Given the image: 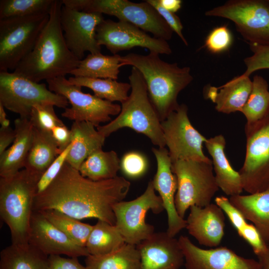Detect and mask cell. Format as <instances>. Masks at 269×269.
<instances>
[{
  "label": "cell",
  "mask_w": 269,
  "mask_h": 269,
  "mask_svg": "<svg viewBox=\"0 0 269 269\" xmlns=\"http://www.w3.org/2000/svg\"><path fill=\"white\" fill-rule=\"evenodd\" d=\"M130 186L122 176L93 181L66 162L52 183L35 196L33 211L55 210L78 220L94 218L115 225L113 206L124 200Z\"/></svg>",
  "instance_id": "6da1fadb"
},
{
  "label": "cell",
  "mask_w": 269,
  "mask_h": 269,
  "mask_svg": "<svg viewBox=\"0 0 269 269\" xmlns=\"http://www.w3.org/2000/svg\"><path fill=\"white\" fill-rule=\"evenodd\" d=\"M61 0H53L49 19L31 51L13 72L39 83L65 77L78 66L79 60L68 47L60 23Z\"/></svg>",
  "instance_id": "7a4b0ae2"
},
{
  "label": "cell",
  "mask_w": 269,
  "mask_h": 269,
  "mask_svg": "<svg viewBox=\"0 0 269 269\" xmlns=\"http://www.w3.org/2000/svg\"><path fill=\"white\" fill-rule=\"evenodd\" d=\"M159 55L153 52L146 55L131 53L121 56V61L124 66H132L140 72L150 101L162 122L178 108V96L193 77L189 67H180L176 63L166 62Z\"/></svg>",
  "instance_id": "3957f363"
},
{
  "label": "cell",
  "mask_w": 269,
  "mask_h": 269,
  "mask_svg": "<svg viewBox=\"0 0 269 269\" xmlns=\"http://www.w3.org/2000/svg\"><path fill=\"white\" fill-rule=\"evenodd\" d=\"M129 79L131 92L122 103L120 113L106 125L97 127V130L106 138L122 128H129L146 136L158 147H165L161 121L150 101L142 75L132 67Z\"/></svg>",
  "instance_id": "277c9868"
},
{
  "label": "cell",
  "mask_w": 269,
  "mask_h": 269,
  "mask_svg": "<svg viewBox=\"0 0 269 269\" xmlns=\"http://www.w3.org/2000/svg\"><path fill=\"white\" fill-rule=\"evenodd\" d=\"M38 181L25 169L0 178V216L9 229L12 244L28 243Z\"/></svg>",
  "instance_id": "5b68a950"
},
{
  "label": "cell",
  "mask_w": 269,
  "mask_h": 269,
  "mask_svg": "<svg viewBox=\"0 0 269 269\" xmlns=\"http://www.w3.org/2000/svg\"><path fill=\"white\" fill-rule=\"evenodd\" d=\"M68 7L86 12L116 16L130 23L155 37L170 40L173 31L158 12L146 0L134 2L128 0H62Z\"/></svg>",
  "instance_id": "8992f818"
},
{
  "label": "cell",
  "mask_w": 269,
  "mask_h": 269,
  "mask_svg": "<svg viewBox=\"0 0 269 269\" xmlns=\"http://www.w3.org/2000/svg\"><path fill=\"white\" fill-rule=\"evenodd\" d=\"M171 169L177 180L175 208L181 218L192 206L203 207L211 203L219 189L212 160H179L172 163Z\"/></svg>",
  "instance_id": "52a82bcc"
},
{
  "label": "cell",
  "mask_w": 269,
  "mask_h": 269,
  "mask_svg": "<svg viewBox=\"0 0 269 269\" xmlns=\"http://www.w3.org/2000/svg\"><path fill=\"white\" fill-rule=\"evenodd\" d=\"M49 13L0 19V71L15 69L31 51Z\"/></svg>",
  "instance_id": "ba28073f"
},
{
  "label": "cell",
  "mask_w": 269,
  "mask_h": 269,
  "mask_svg": "<svg viewBox=\"0 0 269 269\" xmlns=\"http://www.w3.org/2000/svg\"><path fill=\"white\" fill-rule=\"evenodd\" d=\"M68 101L47 89L44 83L33 82L14 72L0 71V103L4 108L29 119L36 105L49 104L65 109Z\"/></svg>",
  "instance_id": "9c48e42d"
},
{
  "label": "cell",
  "mask_w": 269,
  "mask_h": 269,
  "mask_svg": "<svg viewBox=\"0 0 269 269\" xmlns=\"http://www.w3.org/2000/svg\"><path fill=\"white\" fill-rule=\"evenodd\" d=\"M246 155L239 172L243 189L249 194L269 190V113L262 119L246 123Z\"/></svg>",
  "instance_id": "30bf717a"
},
{
  "label": "cell",
  "mask_w": 269,
  "mask_h": 269,
  "mask_svg": "<svg viewBox=\"0 0 269 269\" xmlns=\"http://www.w3.org/2000/svg\"><path fill=\"white\" fill-rule=\"evenodd\" d=\"M164 210L162 201L155 193L152 180L135 199L122 201L113 206L115 225L126 243L136 246L154 233V227L146 222L148 211L158 214Z\"/></svg>",
  "instance_id": "8fae6325"
},
{
  "label": "cell",
  "mask_w": 269,
  "mask_h": 269,
  "mask_svg": "<svg viewBox=\"0 0 269 269\" xmlns=\"http://www.w3.org/2000/svg\"><path fill=\"white\" fill-rule=\"evenodd\" d=\"M205 14L232 21L249 44L269 45L268 0H230L207 10Z\"/></svg>",
  "instance_id": "7c38bea8"
},
{
  "label": "cell",
  "mask_w": 269,
  "mask_h": 269,
  "mask_svg": "<svg viewBox=\"0 0 269 269\" xmlns=\"http://www.w3.org/2000/svg\"><path fill=\"white\" fill-rule=\"evenodd\" d=\"M46 82L50 91L64 96L71 105L61 116L74 122H88L97 128L102 123L111 121V116L118 115L121 110L119 104L83 92L82 87L71 84L65 77Z\"/></svg>",
  "instance_id": "4fadbf2b"
},
{
  "label": "cell",
  "mask_w": 269,
  "mask_h": 269,
  "mask_svg": "<svg viewBox=\"0 0 269 269\" xmlns=\"http://www.w3.org/2000/svg\"><path fill=\"white\" fill-rule=\"evenodd\" d=\"M161 125L172 163L179 160L211 161L203 151V144L207 139L191 124L186 105H179Z\"/></svg>",
  "instance_id": "5bb4252c"
},
{
  "label": "cell",
  "mask_w": 269,
  "mask_h": 269,
  "mask_svg": "<svg viewBox=\"0 0 269 269\" xmlns=\"http://www.w3.org/2000/svg\"><path fill=\"white\" fill-rule=\"evenodd\" d=\"M96 38L112 53L128 50L135 47L147 48L150 52L170 55L171 48L167 41L152 37L136 26L124 21L104 20L96 28Z\"/></svg>",
  "instance_id": "9a60e30c"
},
{
  "label": "cell",
  "mask_w": 269,
  "mask_h": 269,
  "mask_svg": "<svg viewBox=\"0 0 269 269\" xmlns=\"http://www.w3.org/2000/svg\"><path fill=\"white\" fill-rule=\"evenodd\" d=\"M104 20L103 14L81 11L63 4L60 23L64 37L69 49L79 60L83 59L86 51L101 52L96 30Z\"/></svg>",
  "instance_id": "2e32d148"
},
{
  "label": "cell",
  "mask_w": 269,
  "mask_h": 269,
  "mask_svg": "<svg viewBox=\"0 0 269 269\" xmlns=\"http://www.w3.org/2000/svg\"><path fill=\"white\" fill-rule=\"evenodd\" d=\"M178 241L186 269H261L258 261L240 256L227 247L202 249L185 236Z\"/></svg>",
  "instance_id": "e0dca14e"
},
{
  "label": "cell",
  "mask_w": 269,
  "mask_h": 269,
  "mask_svg": "<svg viewBox=\"0 0 269 269\" xmlns=\"http://www.w3.org/2000/svg\"><path fill=\"white\" fill-rule=\"evenodd\" d=\"M28 243L48 256L64 255L78 258L89 255L86 247L74 243L38 211L32 214Z\"/></svg>",
  "instance_id": "ac0fdd59"
},
{
  "label": "cell",
  "mask_w": 269,
  "mask_h": 269,
  "mask_svg": "<svg viewBox=\"0 0 269 269\" xmlns=\"http://www.w3.org/2000/svg\"><path fill=\"white\" fill-rule=\"evenodd\" d=\"M157 163L156 173L152 180L153 187L159 194L167 215V233L175 237L186 228V221L178 214L175 205L177 180L171 169L172 162L168 149L164 147L152 148Z\"/></svg>",
  "instance_id": "d6986e66"
},
{
  "label": "cell",
  "mask_w": 269,
  "mask_h": 269,
  "mask_svg": "<svg viewBox=\"0 0 269 269\" xmlns=\"http://www.w3.org/2000/svg\"><path fill=\"white\" fill-rule=\"evenodd\" d=\"M136 247L140 258L139 269H180L184 264L178 239L167 232H154Z\"/></svg>",
  "instance_id": "ffe728a7"
},
{
  "label": "cell",
  "mask_w": 269,
  "mask_h": 269,
  "mask_svg": "<svg viewBox=\"0 0 269 269\" xmlns=\"http://www.w3.org/2000/svg\"><path fill=\"white\" fill-rule=\"evenodd\" d=\"M225 217L217 204L203 207L192 206L186 221V228L201 245L217 247L224 235Z\"/></svg>",
  "instance_id": "44dd1931"
},
{
  "label": "cell",
  "mask_w": 269,
  "mask_h": 269,
  "mask_svg": "<svg viewBox=\"0 0 269 269\" xmlns=\"http://www.w3.org/2000/svg\"><path fill=\"white\" fill-rule=\"evenodd\" d=\"M16 136L12 145L0 155V176L9 178L24 167L31 147L33 126L28 119L19 117L14 122Z\"/></svg>",
  "instance_id": "7402d4cb"
},
{
  "label": "cell",
  "mask_w": 269,
  "mask_h": 269,
  "mask_svg": "<svg viewBox=\"0 0 269 269\" xmlns=\"http://www.w3.org/2000/svg\"><path fill=\"white\" fill-rule=\"evenodd\" d=\"M205 145L212 158L215 179L219 188L227 195H239L243 191L240 174L232 167L224 149L226 140L222 134L207 139Z\"/></svg>",
  "instance_id": "603a6c76"
},
{
  "label": "cell",
  "mask_w": 269,
  "mask_h": 269,
  "mask_svg": "<svg viewBox=\"0 0 269 269\" xmlns=\"http://www.w3.org/2000/svg\"><path fill=\"white\" fill-rule=\"evenodd\" d=\"M252 87L249 77L240 75L219 87H210L206 96L216 104L218 112L229 114L241 111L248 101Z\"/></svg>",
  "instance_id": "cb8c5ba5"
},
{
  "label": "cell",
  "mask_w": 269,
  "mask_h": 269,
  "mask_svg": "<svg viewBox=\"0 0 269 269\" xmlns=\"http://www.w3.org/2000/svg\"><path fill=\"white\" fill-rule=\"evenodd\" d=\"M71 147L66 162L79 170L84 160L94 152L102 149L106 137L92 123L75 121L71 129Z\"/></svg>",
  "instance_id": "d4e9b609"
},
{
  "label": "cell",
  "mask_w": 269,
  "mask_h": 269,
  "mask_svg": "<svg viewBox=\"0 0 269 269\" xmlns=\"http://www.w3.org/2000/svg\"><path fill=\"white\" fill-rule=\"evenodd\" d=\"M229 200L257 228L263 240L269 244V190L230 196Z\"/></svg>",
  "instance_id": "484cf974"
},
{
  "label": "cell",
  "mask_w": 269,
  "mask_h": 269,
  "mask_svg": "<svg viewBox=\"0 0 269 269\" xmlns=\"http://www.w3.org/2000/svg\"><path fill=\"white\" fill-rule=\"evenodd\" d=\"M60 153L51 132L33 127L32 143L24 168L39 180Z\"/></svg>",
  "instance_id": "4316f807"
},
{
  "label": "cell",
  "mask_w": 269,
  "mask_h": 269,
  "mask_svg": "<svg viewBox=\"0 0 269 269\" xmlns=\"http://www.w3.org/2000/svg\"><path fill=\"white\" fill-rule=\"evenodd\" d=\"M48 257L30 243L11 244L0 253V269H47Z\"/></svg>",
  "instance_id": "83f0119b"
},
{
  "label": "cell",
  "mask_w": 269,
  "mask_h": 269,
  "mask_svg": "<svg viewBox=\"0 0 269 269\" xmlns=\"http://www.w3.org/2000/svg\"><path fill=\"white\" fill-rule=\"evenodd\" d=\"M118 54L104 55L101 52L90 53L80 61L70 74L75 77L117 80L120 68L123 66Z\"/></svg>",
  "instance_id": "f1b7e54d"
},
{
  "label": "cell",
  "mask_w": 269,
  "mask_h": 269,
  "mask_svg": "<svg viewBox=\"0 0 269 269\" xmlns=\"http://www.w3.org/2000/svg\"><path fill=\"white\" fill-rule=\"evenodd\" d=\"M87 269H139L140 258L136 246L126 243L112 253L86 257Z\"/></svg>",
  "instance_id": "f546056e"
},
{
  "label": "cell",
  "mask_w": 269,
  "mask_h": 269,
  "mask_svg": "<svg viewBox=\"0 0 269 269\" xmlns=\"http://www.w3.org/2000/svg\"><path fill=\"white\" fill-rule=\"evenodd\" d=\"M120 160L114 150L94 152L81 165L79 171L84 177L93 181L116 178L121 169Z\"/></svg>",
  "instance_id": "4dcf8cb0"
},
{
  "label": "cell",
  "mask_w": 269,
  "mask_h": 269,
  "mask_svg": "<svg viewBox=\"0 0 269 269\" xmlns=\"http://www.w3.org/2000/svg\"><path fill=\"white\" fill-rule=\"evenodd\" d=\"M125 244L115 225L98 220L93 226L85 247L89 255L102 256L118 250Z\"/></svg>",
  "instance_id": "1f68e13d"
},
{
  "label": "cell",
  "mask_w": 269,
  "mask_h": 269,
  "mask_svg": "<svg viewBox=\"0 0 269 269\" xmlns=\"http://www.w3.org/2000/svg\"><path fill=\"white\" fill-rule=\"evenodd\" d=\"M68 80L73 85L90 88L97 97L113 103L115 101L121 103L125 102L128 98V92L131 89L130 83L118 82L111 79L73 76Z\"/></svg>",
  "instance_id": "d6a6232c"
},
{
  "label": "cell",
  "mask_w": 269,
  "mask_h": 269,
  "mask_svg": "<svg viewBox=\"0 0 269 269\" xmlns=\"http://www.w3.org/2000/svg\"><path fill=\"white\" fill-rule=\"evenodd\" d=\"M74 243L85 247L93 226L55 210L38 211Z\"/></svg>",
  "instance_id": "836d02e7"
},
{
  "label": "cell",
  "mask_w": 269,
  "mask_h": 269,
  "mask_svg": "<svg viewBox=\"0 0 269 269\" xmlns=\"http://www.w3.org/2000/svg\"><path fill=\"white\" fill-rule=\"evenodd\" d=\"M252 91L246 103L241 110L247 123L257 122L269 113V91L267 81L262 76L255 75L252 81Z\"/></svg>",
  "instance_id": "e575fe53"
},
{
  "label": "cell",
  "mask_w": 269,
  "mask_h": 269,
  "mask_svg": "<svg viewBox=\"0 0 269 269\" xmlns=\"http://www.w3.org/2000/svg\"><path fill=\"white\" fill-rule=\"evenodd\" d=\"M53 0H0V19L49 13Z\"/></svg>",
  "instance_id": "d590c367"
},
{
  "label": "cell",
  "mask_w": 269,
  "mask_h": 269,
  "mask_svg": "<svg viewBox=\"0 0 269 269\" xmlns=\"http://www.w3.org/2000/svg\"><path fill=\"white\" fill-rule=\"evenodd\" d=\"M54 106L52 104H44L32 107L28 119L34 128L51 132L56 126L64 125L57 116Z\"/></svg>",
  "instance_id": "8d00e7d4"
},
{
  "label": "cell",
  "mask_w": 269,
  "mask_h": 269,
  "mask_svg": "<svg viewBox=\"0 0 269 269\" xmlns=\"http://www.w3.org/2000/svg\"><path fill=\"white\" fill-rule=\"evenodd\" d=\"M233 42L232 34L226 25L212 29L205 41L204 47L213 53H220L227 50Z\"/></svg>",
  "instance_id": "74e56055"
},
{
  "label": "cell",
  "mask_w": 269,
  "mask_h": 269,
  "mask_svg": "<svg viewBox=\"0 0 269 269\" xmlns=\"http://www.w3.org/2000/svg\"><path fill=\"white\" fill-rule=\"evenodd\" d=\"M249 45L253 54L244 59L247 68L241 75L242 77H249L255 71L269 69V45Z\"/></svg>",
  "instance_id": "f35d334b"
},
{
  "label": "cell",
  "mask_w": 269,
  "mask_h": 269,
  "mask_svg": "<svg viewBox=\"0 0 269 269\" xmlns=\"http://www.w3.org/2000/svg\"><path fill=\"white\" fill-rule=\"evenodd\" d=\"M147 161L144 155L136 151L126 153L120 162L123 172L131 178L142 176L147 168Z\"/></svg>",
  "instance_id": "ab89813d"
},
{
  "label": "cell",
  "mask_w": 269,
  "mask_h": 269,
  "mask_svg": "<svg viewBox=\"0 0 269 269\" xmlns=\"http://www.w3.org/2000/svg\"><path fill=\"white\" fill-rule=\"evenodd\" d=\"M71 147V142L42 174L37 183L36 195L43 192L58 176L66 162Z\"/></svg>",
  "instance_id": "60d3db41"
},
{
  "label": "cell",
  "mask_w": 269,
  "mask_h": 269,
  "mask_svg": "<svg viewBox=\"0 0 269 269\" xmlns=\"http://www.w3.org/2000/svg\"><path fill=\"white\" fill-rule=\"evenodd\" d=\"M215 202L226 214L238 235L246 229L249 225L247 220L240 211L231 203L229 199L224 196H217L215 198Z\"/></svg>",
  "instance_id": "b9f144b4"
},
{
  "label": "cell",
  "mask_w": 269,
  "mask_h": 269,
  "mask_svg": "<svg viewBox=\"0 0 269 269\" xmlns=\"http://www.w3.org/2000/svg\"><path fill=\"white\" fill-rule=\"evenodd\" d=\"M146 1L155 8L172 31L178 35L185 45L188 46V42L182 33L183 26L179 17L164 8L160 4L159 0H146Z\"/></svg>",
  "instance_id": "7bdbcfd3"
},
{
  "label": "cell",
  "mask_w": 269,
  "mask_h": 269,
  "mask_svg": "<svg viewBox=\"0 0 269 269\" xmlns=\"http://www.w3.org/2000/svg\"><path fill=\"white\" fill-rule=\"evenodd\" d=\"M47 269H87L79 262L78 258H66L58 255L48 257Z\"/></svg>",
  "instance_id": "ee69618b"
},
{
  "label": "cell",
  "mask_w": 269,
  "mask_h": 269,
  "mask_svg": "<svg viewBox=\"0 0 269 269\" xmlns=\"http://www.w3.org/2000/svg\"><path fill=\"white\" fill-rule=\"evenodd\" d=\"M51 132L58 149L61 153L71 142L70 130H69L65 125H63L56 126Z\"/></svg>",
  "instance_id": "f6af8a7d"
},
{
  "label": "cell",
  "mask_w": 269,
  "mask_h": 269,
  "mask_svg": "<svg viewBox=\"0 0 269 269\" xmlns=\"http://www.w3.org/2000/svg\"><path fill=\"white\" fill-rule=\"evenodd\" d=\"M16 136L15 131L10 127L0 129V155L13 142Z\"/></svg>",
  "instance_id": "bcb514c9"
},
{
  "label": "cell",
  "mask_w": 269,
  "mask_h": 269,
  "mask_svg": "<svg viewBox=\"0 0 269 269\" xmlns=\"http://www.w3.org/2000/svg\"><path fill=\"white\" fill-rule=\"evenodd\" d=\"M160 4L166 9L175 13L181 7L180 0H159Z\"/></svg>",
  "instance_id": "7dc6e473"
},
{
  "label": "cell",
  "mask_w": 269,
  "mask_h": 269,
  "mask_svg": "<svg viewBox=\"0 0 269 269\" xmlns=\"http://www.w3.org/2000/svg\"><path fill=\"white\" fill-rule=\"evenodd\" d=\"M257 257L261 269H269V244L267 245L265 251Z\"/></svg>",
  "instance_id": "c3c4849f"
},
{
  "label": "cell",
  "mask_w": 269,
  "mask_h": 269,
  "mask_svg": "<svg viewBox=\"0 0 269 269\" xmlns=\"http://www.w3.org/2000/svg\"><path fill=\"white\" fill-rule=\"evenodd\" d=\"M0 124L1 128H7L9 126L10 122L7 119L6 114L4 110V107L0 103Z\"/></svg>",
  "instance_id": "681fc988"
},
{
  "label": "cell",
  "mask_w": 269,
  "mask_h": 269,
  "mask_svg": "<svg viewBox=\"0 0 269 269\" xmlns=\"http://www.w3.org/2000/svg\"><path fill=\"white\" fill-rule=\"evenodd\" d=\"M268 1L269 2V0H268Z\"/></svg>",
  "instance_id": "f907efd6"
}]
</instances>
